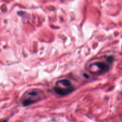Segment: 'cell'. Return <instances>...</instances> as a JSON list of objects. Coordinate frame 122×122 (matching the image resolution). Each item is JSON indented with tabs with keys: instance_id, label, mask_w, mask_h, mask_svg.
I'll list each match as a JSON object with an SVG mask.
<instances>
[{
	"instance_id": "3957f363",
	"label": "cell",
	"mask_w": 122,
	"mask_h": 122,
	"mask_svg": "<svg viewBox=\"0 0 122 122\" xmlns=\"http://www.w3.org/2000/svg\"><path fill=\"white\" fill-rule=\"evenodd\" d=\"M58 83L61 84L62 85H63L64 86L67 87L68 88L70 87L71 85V82L66 79H64V80H62L60 81L59 82H58Z\"/></svg>"
},
{
	"instance_id": "7a4b0ae2",
	"label": "cell",
	"mask_w": 122,
	"mask_h": 122,
	"mask_svg": "<svg viewBox=\"0 0 122 122\" xmlns=\"http://www.w3.org/2000/svg\"><path fill=\"white\" fill-rule=\"evenodd\" d=\"M55 92L60 96H65L69 94L73 91L72 88L69 87L67 89H63L61 87H55L54 88Z\"/></svg>"
},
{
	"instance_id": "277c9868",
	"label": "cell",
	"mask_w": 122,
	"mask_h": 122,
	"mask_svg": "<svg viewBox=\"0 0 122 122\" xmlns=\"http://www.w3.org/2000/svg\"><path fill=\"white\" fill-rule=\"evenodd\" d=\"M33 102H34L32 101V100L27 99V100H25V101L23 102V104L24 105L26 106V105H30V104H32V103H33Z\"/></svg>"
},
{
	"instance_id": "5b68a950",
	"label": "cell",
	"mask_w": 122,
	"mask_h": 122,
	"mask_svg": "<svg viewBox=\"0 0 122 122\" xmlns=\"http://www.w3.org/2000/svg\"><path fill=\"white\" fill-rule=\"evenodd\" d=\"M7 122V121H4L3 122Z\"/></svg>"
},
{
	"instance_id": "6da1fadb",
	"label": "cell",
	"mask_w": 122,
	"mask_h": 122,
	"mask_svg": "<svg viewBox=\"0 0 122 122\" xmlns=\"http://www.w3.org/2000/svg\"><path fill=\"white\" fill-rule=\"evenodd\" d=\"M90 66L96 67L99 73H105L109 69V65L103 62H97L91 65Z\"/></svg>"
}]
</instances>
